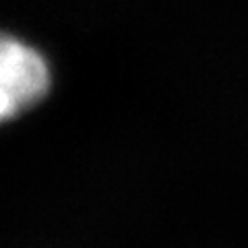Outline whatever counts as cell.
Returning <instances> with one entry per match:
<instances>
[{
    "instance_id": "cell-1",
    "label": "cell",
    "mask_w": 248,
    "mask_h": 248,
    "mask_svg": "<svg viewBox=\"0 0 248 248\" xmlns=\"http://www.w3.org/2000/svg\"><path fill=\"white\" fill-rule=\"evenodd\" d=\"M50 89L46 58L19 37L0 31V124L17 118Z\"/></svg>"
}]
</instances>
